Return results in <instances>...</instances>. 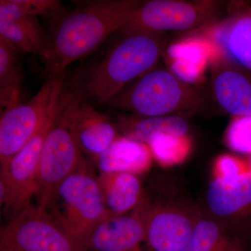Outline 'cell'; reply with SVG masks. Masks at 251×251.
<instances>
[{"label": "cell", "mask_w": 251, "mask_h": 251, "mask_svg": "<svg viewBox=\"0 0 251 251\" xmlns=\"http://www.w3.org/2000/svg\"><path fill=\"white\" fill-rule=\"evenodd\" d=\"M143 1L96 0L64 11L44 31L39 54L46 72L52 76L62 74L72 63L97 49L110 34L119 31Z\"/></svg>", "instance_id": "obj_1"}, {"label": "cell", "mask_w": 251, "mask_h": 251, "mask_svg": "<svg viewBox=\"0 0 251 251\" xmlns=\"http://www.w3.org/2000/svg\"><path fill=\"white\" fill-rule=\"evenodd\" d=\"M168 46L166 34L135 31L122 37L77 84L81 101L93 108L154 69Z\"/></svg>", "instance_id": "obj_2"}, {"label": "cell", "mask_w": 251, "mask_h": 251, "mask_svg": "<svg viewBox=\"0 0 251 251\" xmlns=\"http://www.w3.org/2000/svg\"><path fill=\"white\" fill-rule=\"evenodd\" d=\"M133 116H171L194 112L206 103L204 92L186 83L168 69H153L115 94L107 103Z\"/></svg>", "instance_id": "obj_3"}, {"label": "cell", "mask_w": 251, "mask_h": 251, "mask_svg": "<svg viewBox=\"0 0 251 251\" xmlns=\"http://www.w3.org/2000/svg\"><path fill=\"white\" fill-rule=\"evenodd\" d=\"M80 101L76 86L65 87L41 155L35 197L36 206L41 209H45L56 188L85 161L71 125L73 112Z\"/></svg>", "instance_id": "obj_4"}, {"label": "cell", "mask_w": 251, "mask_h": 251, "mask_svg": "<svg viewBox=\"0 0 251 251\" xmlns=\"http://www.w3.org/2000/svg\"><path fill=\"white\" fill-rule=\"evenodd\" d=\"M62 94V88L54 86L47 110L36 133L17 153L1 166L0 203L9 221L31 205V198L36 196L41 152L46 137L58 113Z\"/></svg>", "instance_id": "obj_5"}, {"label": "cell", "mask_w": 251, "mask_h": 251, "mask_svg": "<svg viewBox=\"0 0 251 251\" xmlns=\"http://www.w3.org/2000/svg\"><path fill=\"white\" fill-rule=\"evenodd\" d=\"M90 171L85 161L56 188L45 208L61 227L83 244L94 229L111 216L98 179Z\"/></svg>", "instance_id": "obj_6"}, {"label": "cell", "mask_w": 251, "mask_h": 251, "mask_svg": "<svg viewBox=\"0 0 251 251\" xmlns=\"http://www.w3.org/2000/svg\"><path fill=\"white\" fill-rule=\"evenodd\" d=\"M222 1L212 0H149L132 13L122 34L148 31L192 32L219 21Z\"/></svg>", "instance_id": "obj_7"}, {"label": "cell", "mask_w": 251, "mask_h": 251, "mask_svg": "<svg viewBox=\"0 0 251 251\" xmlns=\"http://www.w3.org/2000/svg\"><path fill=\"white\" fill-rule=\"evenodd\" d=\"M1 251H92L45 209L30 205L0 229Z\"/></svg>", "instance_id": "obj_8"}, {"label": "cell", "mask_w": 251, "mask_h": 251, "mask_svg": "<svg viewBox=\"0 0 251 251\" xmlns=\"http://www.w3.org/2000/svg\"><path fill=\"white\" fill-rule=\"evenodd\" d=\"M188 34L209 41L217 54L251 74V6L247 3H229L226 17Z\"/></svg>", "instance_id": "obj_9"}, {"label": "cell", "mask_w": 251, "mask_h": 251, "mask_svg": "<svg viewBox=\"0 0 251 251\" xmlns=\"http://www.w3.org/2000/svg\"><path fill=\"white\" fill-rule=\"evenodd\" d=\"M52 86L53 77L51 76L30 100L1 112V166L17 153L39 128L49 105Z\"/></svg>", "instance_id": "obj_10"}, {"label": "cell", "mask_w": 251, "mask_h": 251, "mask_svg": "<svg viewBox=\"0 0 251 251\" xmlns=\"http://www.w3.org/2000/svg\"><path fill=\"white\" fill-rule=\"evenodd\" d=\"M140 211L150 251H188L198 214L170 204Z\"/></svg>", "instance_id": "obj_11"}, {"label": "cell", "mask_w": 251, "mask_h": 251, "mask_svg": "<svg viewBox=\"0 0 251 251\" xmlns=\"http://www.w3.org/2000/svg\"><path fill=\"white\" fill-rule=\"evenodd\" d=\"M214 103L232 117L251 115V74L216 54L210 64Z\"/></svg>", "instance_id": "obj_12"}, {"label": "cell", "mask_w": 251, "mask_h": 251, "mask_svg": "<svg viewBox=\"0 0 251 251\" xmlns=\"http://www.w3.org/2000/svg\"><path fill=\"white\" fill-rule=\"evenodd\" d=\"M216 54L215 48L209 41L188 34L168 44L163 57L173 75L186 83L197 86L204 82L206 68Z\"/></svg>", "instance_id": "obj_13"}, {"label": "cell", "mask_w": 251, "mask_h": 251, "mask_svg": "<svg viewBox=\"0 0 251 251\" xmlns=\"http://www.w3.org/2000/svg\"><path fill=\"white\" fill-rule=\"evenodd\" d=\"M145 229L141 211L110 216L91 232L84 244L92 251H143Z\"/></svg>", "instance_id": "obj_14"}, {"label": "cell", "mask_w": 251, "mask_h": 251, "mask_svg": "<svg viewBox=\"0 0 251 251\" xmlns=\"http://www.w3.org/2000/svg\"><path fill=\"white\" fill-rule=\"evenodd\" d=\"M71 125L81 151L94 159L119 138L110 117L82 101L73 112Z\"/></svg>", "instance_id": "obj_15"}, {"label": "cell", "mask_w": 251, "mask_h": 251, "mask_svg": "<svg viewBox=\"0 0 251 251\" xmlns=\"http://www.w3.org/2000/svg\"><path fill=\"white\" fill-rule=\"evenodd\" d=\"M206 205L217 221H239L251 216V172L226 185L214 178L208 186Z\"/></svg>", "instance_id": "obj_16"}, {"label": "cell", "mask_w": 251, "mask_h": 251, "mask_svg": "<svg viewBox=\"0 0 251 251\" xmlns=\"http://www.w3.org/2000/svg\"><path fill=\"white\" fill-rule=\"evenodd\" d=\"M152 158L146 144L126 137H119L95 160L100 173L138 175L148 171Z\"/></svg>", "instance_id": "obj_17"}, {"label": "cell", "mask_w": 251, "mask_h": 251, "mask_svg": "<svg viewBox=\"0 0 251 251\" xmlns=\"http://www.w3.org/2000/svg\"><path fill=\"white\" fill-rule=\"evenodd\" d=\"M97 179L104 204L110 215H125L138 204L141 194V185L137 175L100 173Z\"/></svg>", "instance_id": "obj_18"}, {"label": "cell", "mask_w": 251, "mask_h": 251, "mask_svg": "<svg viewBox=\"0 0 251 251\" xmlns=\"http://www.w3.org/2000/svg\"><path fill=\"white\" fill-rule=\"evenodd\" d=\"M0 36L24 52L40 54L44 31L36 16L21 14L0 4Z\"/></svg>", "instance_id": "obj_19"}, {"label": "cell", "mask_w": 251, "mask_h": 251, "mask_svg": "<svg viewBox=\"0 0 251 251\" xmlns=\"http://www.w3.org/2000/svg\"><path fill=\"white\" fill-rule=\"evenodd\" d=\"M117 126L126 138L148 145L153 137L161 133L187 135L189 126L182 117L171 116L140 117L119 115Z\"/></svg>", "instance_id": "obj_20"}, {"label": "cell", "mask_w": 251, "mask_h": 251, "mask_svg": "<svg viewBox=\"0 0 251 251\" xmlns=\"http://www.w3.org/2000/svg\"><path fill=\"white\" fill-rule=\"evenodd\" d=\"M188 251H246V249L220 221L198 215Z\"/></svg>", "instance_id": "obj_21"}, {"label": "cell", "mask_w": 251, "mask_h": 251, "mask_svg": "<svg viewBox=\"0 0 251 251\" xmlns=\"http://www.w3.org/2000/svg\"><path fill=\"white\" fill-rule=\"evenodd\" d=\"M11 41L0 36V105L1 112L20 104L22 76L18 50Z\"/></svg>", "instance_id": "obj_22"}, {"label": "cell", "mask_w": 251, "mask_h": 251, "mask_svg": "<svg viewBox=\"0 0 251 251\" xmlns=\"http://www.w3.org/2000/svg\"><path fill=\"white\" fill-rule=\"evenodd\" d=\"M148 145L153 158L164 167L179 164L187 158L191 150L187 135L161 133L153 137Z\"/></svg>", "instance_id": "obj_23"}, {"label": "cell", "mask_w": 251, "mask_h": 251, "mask_svg": "<svg viewBox=\"0 0 251 251\" xmlns=\"http://www.w3.org/2000/svg\"><path fill=\"white\" fill-rule=\"evenodd\" d=\"M0 4L15 12L29 16H41L52 21L65 11L57 0H1Z\"/></svg>", "instance_id": "obj_24"}, {"label": "cell", "mask_w": 251, "mask_h": 251, "mask_svg": "<svg viewBox=\"0 0 251 251\" xmlns=\"http://www.w3.org/2000/svg\"><path fill=\"white\" fill-rule=\"evenodd\" d=\"M225 140L232 151L251 155V115L232 117Z\"/></svg>", "instance_id": "obj_25"}, {"label": "cell", "mask_w": 251, "mask_h": 251, "mask_svg": "<svg viewBox=\"0 0 251 251\" xmlns=\"http://www.w3.org/2000/svg\"><path fill=\"white\" fill-rule=\"evenodd\" d=\"M249 171V164L232 155H221L214 163V178L226 185H232L237 182Z\"/></svg>", "instance_id": "obj_26"}, {"label": "cell", "mask_w": 251, "mask_h": 251, "mask_svg": "<svg viewBox=\"0 0 251 251\" xmlns=\"http://www.w3.org/2000/svg\"><path fill=\"white\" fill-rule=\"evenodd\" d=\"M249 168H250V171L251 172V159L250 163H249Z\"/></svg>", "instance_id": "obj_27"}]
</instances>
